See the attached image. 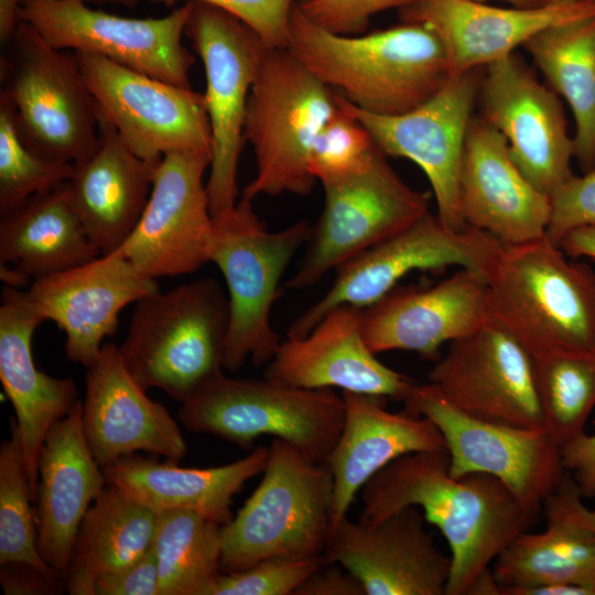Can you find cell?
<instances>
[{"mask_svg": "<svg viewBox=\"0 0 595 595\" xmlns=\"http://www.w3.org/2000/svg\"><path fill=\"white\" fill-rule=\"evenodd\" d=\"M360 522L375 526L408 506L420 507L450 547L445 595H472L506 547L534 519L513 493L486 474L455 477L447 452L403 455L363 487Z\"/></svg>", "mask_w": 595, "mask_h": 595, "instance_id": "obj_1", "label": "cell"}, {"mask_svg": "<svg viewBox=\"0 0 595 595\" xmlns=\"http://www.w3.org/2000/svg\"><path fill=\"white\" fill-rule=\"evenodd\" d=\"M286 48L353 106L376 115L416 108L452 76L439 37L416 23L345 35L313 23L295 4Z\"/></svg>", "mask_w": 595, "mask_h": 595, "instance_id": "obj_2", "label": "cell"}, {"mask_svg": "<svg viewBox=\"0 0 595 595\" xmlns=\"http://www.w3.org/2000/svg\"><path fill=\"white\" fill-rule=\"evenodd\" d=\"M487 288L493 317L531 356L595 349V272L547 236L504 245Z\"/></svg>", "mask_w": 595, "mask_h": 595, "instance_id": "obj_3", "label": "cell"}, {"mask_svg": "<svg viewBox=\"0 0 595 595\" xmlns=\"http://www.w3.org/2000/svg\"><path fill=\"white\" fill-rule=\"evenodd\" d=\"M228 324V295L204 277L138 301L118 350L143 388L182 403L223 374Z\"/></svg>", "mask_w": 595, "mask_h": 595, "instance_id": "obj_4", "label": "cell"}, {"mask_svg": "<svg viewBox=\"0 0 595 595\" xmlns=\"http://www.w3.org/2000/svg\"><path fill=\"white\" fill-rule=\"evenodd\" d=\"M262 479L220 528L223 572L277 556L322 558L332 532L334 482L292 444L273 437Z\"/></svg>", "mask_w": 595, "mask_h": 595, "instance_id": "obj_5", "label": "cell"}, {"mask_svg": "<svg viewBox=\"0 0 595 595\" xmlns=\"http://www.w3.org/2000/svg\"><path fill=\"white\" fill-rule=\"evenodd\" d=\"M2 47L0 97L22 142L50 161L89 158L99 147L98 110L75 54L54 48L22 20Z\"/></svg>", "mask_w": 595, "mask_h": 595, "instance_id": "obj_6", "label": "cell"}, {"mask_svg": "<svg viewBox=\"0 0 595 595\" xmlns=\"http://www.w3.org/2000/svg\"><path fill=\"white\" fill-rule=\"evenodd\" d=\"M337 106V94L288 48H268L246 107L244 138L253 148L257 173L241 198L307 195L316 182L311 150Z\"/></svg>", "mask_w": 595, "mask_h": 595, "instance_id": "obj_7", "label": "cell"}, {"mask_svg": "<svg viewBox=\"0 0 595 595\" xmlns=\"http://www.w3.org/2000/svg\"><path fill=\"white\" fill-rule=\"evenodd\" d=\"M311 231L305 219L269 231L252 201L245 198L213 217L208 258L223 273L228 290L226 370L237 371L248 358L256 366L273 358L282 342L271 325V310L286 267Z\"/></svg>", "mask_w": 595, "mask_h": 595, "instance_id": "obj_8", "label": "cell"}, {"mask_svg": "<svg viewBox=\"0 0 595 595\" xmlns=\"http://www.w3.org/2000/svg\"><path fill=\"white\" fill-rule=\"evenodd\" d=\"M344 400L333 389H304L267 378L224 374L181 403L178 420L207 433L252 447L261 435L281 439L316 463H325L343 428Z\"/></svg>", "mask_w": 595, "mask_h": 595, "instance_id": "obj_9", "label": "cell"}, {"mask_svg": "<svg viewBox=\"0 0 595 595\" xmlns=\"http://www.w3.org/2000/svg\"><path fill=\"white\" fill-rule=\"evenodd\" d=\"M320 182L324 207L304 259L285 283L289 289L317 283L429 212V195L407 185L376 144L356 165Z\"/></svg>", "mask_w": 595, "mask_h": 595, "instance_id": "obj_10", "label": "cell"}, {"mask_svg": "<svg viewBox=\"0 0 595 595\" xmlns=\"http://www.w3.org/2000/svg\"><path fill=\"white\" fill-rule=\"evenodd\" d=\"M191 2L184 35L199 56L206 78L204 98L213 141L206 191L214 217L237 204L246 107L268 47L230 13L205 2Z\"/></svg>", "mask_w": 595, "mask_h": 595, "instance_id": "obj_11", "label": "cell"}, {"mask_svg": "<svg viewBox=\"0 0 595 595\" xmlns=\"http://www.w3.org/2000/svg\"><path fill=\"white\" fill-rule=\"evenodd\" d=\"M504 244L487 231L453 229L428 212L407 228L339 266L329 290L290 326L288 337L307 335L335 307L366 309L393 290L414 270L459 266L486 279Z\"/></svg>", "mask_w": 595, "mask_h": 595, "instance_id": "obj_12", "label": "cell"}, {"mask_svg": "<svg viewBox=\"0 0 595 595\" xmlns=\"http://www.w3.org/2000/svg\"><path fill=\"white\" fill-rule=\"evenodd\" d=\"M404 410L431 420L442 433L455 477L486 474L499 479L536 518L565 475L561 446L545 430L472 416L430 382L415 383Z\"/></svg>", "mask_w": 595, "mask_h": 595, "instance_id": "obj_13", "label": "cell"}, {"mask_svg": "<svg viewBox=\"0 0 595 595\" xmlns=\"http://www.w3.org/2000/svg\"><path fill=\"white\" fill-rule=\"evenodd\" d=\"M192 2L161 18H127L79 0H22L20 20L54 48L100 55L163 82L191 87L195 63L183 44Z\"/></svg>", "mask_w": 595, "mask_h": 595, "instance_id": "obj_14", "label": "cell"}, {"mask_svg": "<svg viewBox=\"0 0 595 595\" xmlns=\"http://www.w3.org/2000/svg\"><path fill=\"white\" fill-rule=\"evenodd\" d=\"M74 54L98 110L136 155L159 162L175 152L212 154L204 94L127 68L97 54Z\"/></svg>", "mask_w": 595, "mask_h": 595, "instance_id": "obj_15", "label": "cell"}, {"mask_svg": "<svg viewBox=\"0 0 595 595\" xmlns=\"http://www.w3.org/2000/svg\"><path fill=\"white\" fill-rule=\"evenodd\" d=\"M428 378L451 404L472 416L545 430L532 356L494 317L452 340Z\"/></svg>", "mask_w": 595, "mask_h": 595, "instance_id": "obj_16", "label": "cell"}, {"mask_svg": "<svg viewBox=\"0 0 595 595\" xmlns=\"http://www.w3.org/2000/svg\"><path fill=\"white\" fill-rule=\"evenodd\" d=\"M483 71L451 76L429 100L401 115L370 113L343 97L386 155L407 158L422 169L436 199V215L457 230L467 226L459 212L458 178Z\"/></svg>", "mask_w": 595, "mask_h": 595, "instance_id": "obj_17", "label": "cell"}, {"mask_svg": "<svg viewBox=\"0 0 595 595\" xmlns=\"http://www.w3.org/2000/svg\"><path fill=\"white\" fill-rule=\"evenodd\" d=\"M478 116L507 140L510 159L549 197L572 175L574 139L561 101L526 62L511 53L484 67Z\"/></svg>", "mask_w": 595, "mask_h": 595, "instance_id": "obj_18", "label": "cell"}, {"mask_svg": "<svg viewBox=\"0 0 595 595\" xmlns=\"http://www.w3.org/2000/svg\"><path fill=\"white\" fill-rule=\"evenodd\" d=\"M208 152H175L155 165L148 204L120 250L143 274H190L209 262L213 232L204 174Z\"/></svg>", "mask_w": 595, "mask_h": 595, "instance_id": "obj_19", "label": "cell"}, {"mask_svg": "<svg viewBox=\"0 0 595 595\" xmlns=\"http://www.w3.org/2000/svg\"><path fill=\"white\" fill-rule=\"evenodd\" d=\"M334 563L354 574L366 595H445L451 573V556L436 547L415 506L375 526L343 518L322 555V565Z\"/></svg>", "mask_w": 595, "mask_h": 595, "instance_id": "obj_20", "label": "cell"}, {"mask_svg": "<svg viewBox=\"0 0 595 595\" xmlns=\"http://www.w3.org/2000/svg\"><path fill=\"white\" fill-rule=\"evenodd\" d=\"M160 291L156 279L140 272L120 251L31 282L26 293L45 321L65 334V354L88 367L102 340L115 334L120 312Z\"/></svg>", "mask_w": 595, "mask_h": 595, "instance_id": "obj_21", "label": "cell"}, {"mask_svg": "<svg viewBox=\"0 0 595 595\" xmlns=\"http://www.w3.org/2000/svg\"><path fill=\"white\" fill-rule=\"evenodd\" d=\"M83 432L102 468L143 451L177 463L187 446L177 422L128 371L115 344H104L86 367Z\"/></svg>", "mask_w": 595, "mask_h": 595, "instance_id": "obj_22", "label": "cell"}, {"mask_svg": "<svg viewBox=\"0 0 595 595\" xmlns=\"http://www.w3.org/2000/svg\"><path fill=\"white\" fill-rule=\"evenodd\" d=\"M491 317L486 278L461 268L429 288H394L363 310V332L376 355L409 350L436 359L444 343L473 333Z\"/></svg>", "mask_w": 595, "mask_h": 595, "instance_id": "obj_23", "label": "cell"}, {"mask_svg": "<svg viewBox=\"0 0 595 595\" xmlns=\"http://www.w3.org/2000/svg\"><path fill=\"white\" fill-rule=\"evenodd\" d=\"M264 378L304 389H333L402 401L416 383L379 361L363 332V309L335 307L304 337L282 342Z\"/></svg>", "mask_w": 595, "mask_h": 595, "instance_id": "obj_24", "label": "cell"}, {"mask_svg": "<svg viewBox=\"0 0 595 595\" xmlns=\"http://www.w3.org/2000/svg\"><path fill=\"white\" fill-rule=\"evenodd\" d=\"M402 22L422 24L440 40L451 75L498 61L540 31L595 14L594 0L500 8L474 0H411Z\"/></svg>", "mask_w": 595, "mask_h": 595, "instance_id": "obj_25", "label": "cell"}, {"mask_svg": "<svg viewBox=\"0 0 595 595\" xmlns=\"http://www.w3.org/2000/svg\"><path fill=\"white\" fill-rule=\"evenodd\" d=\"M465 225L487 231L504 245L545 236L550 197L533 186L510 159L504 134L473 116L458 178Z\"/></svg>", "mask_w": 595, "mask_h": 595, "instance_id": "obj_26", "label": "cell"}, {"mask_svg": "<svg viewBox=\"0 0 595 595\" xmlns=\"http://www.w3.org/2000/svg\"><path fill=\"white\" fill-rule=\"evenodd\" d=\"M0 381L14 413L33 500H36L39 461L51 428L79 401L75 381L37 369L32 337L45 321L26 290L4 284L0 296Z\"/></svg>", "mask_w": 595, "mask_h": 595, "instance_id": "obj_27", "label": "cell"}, {"mask_svg": "<svg viewBox=\"0 0 595 595\" xmlns=\"http://www.w3.org/2000/svg\"><path fill=\"white\" fill-rule=\"evenodd\" d=\"M340 434L326 458L334 482L332 529L345 517L359 489L394 459L418 452H447L436 425L423 415L390 412L379 396L343 391Z\"/></svg>", "mask_w": 595, "mask_h": 595, "instance_id": "obj_28", "label": "cell"}, {"mask_svg": "<svg viewBox=\"0 0 595 595\" xmlns=\"http://www.w3.org/2000/svg\"><path fill=\"white\" fill-rule=\"evenodd\" d=\"M107 484L86 442L78 401L48 431L39 461L37 549L63 578L84 516Z\"/></svg>", "mask_w": 595, "mask_h": 595, "instance_id": "obj_29", "label": "cell"}, {"mask_svg": "<svg viewBox=\"0 0 595 595\" xmlns=\"http://www.w3.org/2000/svg\"><path fill=\"white\" fill-rule=\"evenodd\" d=\"M98 110V107H97ZM99 147L73 163L69 199L101 255L118 250L136 228L151 194L158 162L136 155L98 110Z\"/></svg>", "mask_w": 595, "mask_h": 595, "instance_id": "obj_30", "label": "cell"}, {"mask_svg": "<svg viewBox=\"0 0 595 595\" xmlns=\"http://www.w3.org/2000/svg\"><path fill=\"white\" fill-rule=\"evenodd\" d=\"M269 447L258 446L247 456L221 466L180 467L131 454L102 467L109 484L155 513L169 510L197 512L223 526L231 520L232 497L262 473Z\"/></svg>", "mask_w": 595, "mask_h": 595, "instance_id": "obj_31", "label": "cell"}, {"mask_svg": "<svg viewBox=\"0 0 595 595\" xmlns=\"http://www.w3.org/2000/svg\"><path fill=\"white\" fill-rule=\"evenodd\" d=\"M100 255L72 206L67 182L0 215V266L29 279L68 270Z\"/></svg>", "mask_w": 595, "mask_h": 595, "instance_id": "obj_32", "label": "cell"}, {"mask_svg": "<svg viewBox=\"0 0 595 595\" xmlns=\"http://www.w3.org/2000/svg\"><path fill=\"white\" fill-rule=\"evenodd\" d=\"M547 527L517 536L491 567L500 595L543 585L595 587V532L545 500Z\"/></svg>", "mask_w": 595, "mask_h": 595, "instance_id": "obj_33", "label": "cell"}, {"mask_svg": "<svg viewBox=\"0 0 595 595\" xmlns=\"http://www.w3.org/2000/svg\"><path fill=\"white\" fill-rule=\"evenodd\" d=\"M158 513L107 484L88 508L64 577L72 595H95L98 576L116 572L148 552Z\"/></svg>", "mask_w": 595, "mask_h": 595, "instance_id": "obj_34", "label": "cell"}, {"mask_svg": "<svg viewBox=\"0 0 595 595\" xmlns=\"http://www.w3.org/2000/svg\"><path fill=\"white\" fill-rule=\"evenodd\" d=\"M522 47L567 101L576 122L575 154L585 173L595 166V14L547 28Z\"/></svg>", "mask_w": 595, "mask_h": 595, "instance_id": "obj_35", "label": "cell"}, {"mask_svg": "<svg viewBox=\"0 0 595 595\" xmlns=\"http://www.w3.org/2000/svg\"><path fill=\"white\" fill-rule=\"evenodd\" d=\"M220 528L190 510L158 513L152 551L160 595H206L221 571Z\"/></svg>", "mask_w": 595, "mask_h": 595, "instance_id": "obj_36", "label": "cell"}, {"mask_svg": "<svg viewBox=\"0 0 595 595\" xmlns=\"http://www.w3.org/2000/svg\"><path fill=\"white\" fill-rule=\"evenodd\" d=\"M545 431L563 446L595 409V349L532 356Z\"/></svg>", "mask_w": 595, "mask_h": 595, "instance_id": "obj_37", "label": "cell"}, {"mask_svg": "<svg viewBox=\"0 0 595 595\" xmlns=\"http://www.w3.org/2000/svg\"><path fill=\"white\" fill-rule=\"evenodd\" d=\"M10 429V439L0 446V564L25 562L57 574L37 549L36 517L31 508L34 500L14 420Z\"/></svg>", "mask_w": 595, "mask_h": 595, "instance_id": "obj_38", "label": "cell"}, {"mask_svg": "<svg viewBox=\"0 0 595 595\" xmlns=\"http://www.w3.org/2000/svg\"><path fill=\"white\" fill-rule=\"evenodd\" d=\"M72 169L73 163L50 161L32 152L19 137L10 105L0 97V215L67 182Z\"/></svg>", "mask_w": 595, "mask_h": 595, "instance_id": "obj_39", "label": "cell"}, {"mask_svg": "<svg viewBox=\"0 0 595 595\" xmlns=\"http://www.w3.org/2000/svg\"><path fill=\"white\" fill-rule=\"evenodd\" d=\"M338 106L320 130L310 154V171L316 181L356 165L375 145L366 127L337 94Z\"/></svg>", "mask_w": 595, "mask_h": 595, "instance_id": "obj_40", "label": "cell"}, {"mask_svg": "<svg viewBox=\"0 0 595 595\" xmlns=\"http://www.w3.org/2000/svg\"><path fill=\"white\" fill-rule=\"evenodd\" d=\"M322 566V558H269L220 573L206 595H291Z\"/></svg>", "mask_w": 595, "mask_h": 595, "instance_id": "obj_41", "label": "cell"}, {"mask_svg": "<svg viewBox=\"0 0 595 595\" xmlns=\"http://www.w3.org/2000/svg\"><path fill=\"white\" fill-rule=\"evenodd\" d=\"M164 7L180 1H199L217 7L239 19L268 48H286L290 20L298 0H148Z\"/></svg>", "mask_w": 595, "mask_h": 595, "instance_id": "obj_42", "label": "cell"}, {"mask_svg": "<svg viewBox=\"0 0 595 595\" xmlns=\"http://www.w3.org/2000/svg\"><path fill=\"white\" fill-rule=\"evenodd\" d=\"M545 236L559 246L572 229L595 225V166L582 176L572 175L551 196Z\"/></svg>", "mask_w": 595, "mask_h": 595, "instance_id": "obj_43", "label": "cell"}, {"mask_svg": "<svg viewBox=\"0 0 595 595\" xmlns=\"http://www.w3.org/2000/svg\"><path fill=\"white\" fill-rule=\"evenodd\" d=\"M411 0H304L299 10L313 23L338 34H361L376 13L400 9Z\"/></svg>", "mask_w": 595, "mask_h": 595, "instance_id": "obj_44", "label": "cell"}, {"mask_svg": "<svg viewBox=\"0 0 595 595\" xmlns=\"http://www.w3.org/2000/svg\"><path fill=\"white\" fill-rule=\"evenodd\" d=\"M95 595H160L159 570L152 547L129 565L98 576Z\"/></svg>", "mask_w": 595, "mask_h": 595, "instance_id": "obj_45", "label": "cell"}, {"mask_svg": "<svg viewBox=\"0 0 595 595\" xmlns=\"http://www.w3.org/2000/svg\"><path fill=\"white\" fill-rule=\"evenodd\" d=\"M63 577L30 563L0 564V583L6 595H53L62 591Z\"/></svg>", "mask_w": 595, "mask_h": 595, "instance_id": "obj_46", "label": "cell"}, {"mask_svg": "<svg viewBox=\"0 0 595 595\" xmlns=\"http://www.w3.org/2000/svg\"><path fill=\"white\" fill-rule=\"evenodd\" d=\"M562 464L583 497H595V434L586 432L561 446Z\"/></svg>", "mask_w": 595, "mask_h": 595, "instance_id": "obj_47", "label": "cell"}, {"mask_svg": "<svg viewBox=\"0 0 595 595\" xmlns=\"http://www.w3.org/2000/svg\"><path fill=\"white\" fill-rule=\"evenodd\" d=\"M339 564L322 565L294 595H366L360 581Z\"/></svg>", "mask_w": 595, "mask_h": 595, "instance_id": "obj_48", "label": "cell"}, {"mask_svg": "<svg viewBox=\"0 0 595 595\" xmlns=\"http://www.w3.org/2000/svg\"><path fill=\"white\" fill-rule=\"evenodd\" d=\"M583 498L571 475L565 473L560 484L545 500L552 502L573 520L595 532V510L588 509L583 502Z\"/></svg>", "mask_w": 595, "mask_h": 595, "instance_id": "obj_49", "label": "cell"}, {"mask_svg": "<svg viewBox=\"0 0 595 595\" xmlns=\"http://www.w3.org/2000/svg\"><path fill=\"white\" fill-rule=\"evenodd\" d=\"M559 247L572 258L588 257L595 261V225L572 229L561 239Z\"/></svg>", "mask_w": 595, "mask_h": 595, "instance_id": "obj_50", "label": "cell"}, {"mask_svg": "<svg viewBox=\"0 0 595 595\" xmlns=\"http://www.w3.org/2000/svg\"><path fill=\"white\" fill-rule=\"evenodd\" d=\"M22 0H0V42L4 45L20 22Z\"/></svg>", "mask_w": 595, "mask_h": 595, "instance_id": "obj_51", "label": "cell"}, {"mask_svg": "<svg viewBox=\"0 0 595 595\" xmlns=\"http://www.w3.org/2000/svg\"><path fill=\"white\" fill-rule=\"evenodd\" d=\"M521 595H595V587L585 585H543L528 588Z\"/></svg>", "mask_w": 595, "mask_h": 595, "instance_id": "obj_52", "label": "cell"}, {"mask_svg": "<svg viewBox=\"0 0 595 595\" xmlns=\"http://www.w3.org/2000/svg\"><path fill=\"white\" fill-rule=\"evenodd\" d=\"M87 4H106V3H112V4H119L126 8H134L137 7L142 0H79Z\"/></svg>", "mask_w": 595, "mask_h": 595, "instance_id": "obj_53", "label": "cell"}, {"mask_svg": "<svg viewBox=\"0 0 595 595\" xmlns=\"http://www.w3.org/2000/svg\"><path fill=\"white\" fill-rule=\"evenodd\" d=\"M474 1H485V0H474ZM508 3H511L512 7L517 8H531V7H538L542 6V3L539 0H500Z\"/></svg>", "mask_w": 595, "mask_h": 595, "instance_id": "obj_54", "label": "cell"}, {"mask_svg": "<svg viewBox=\"0 0 595 595\" xmlns=\"http://www.w3.org/2000/svg\"><path fill=\"white\" fill-rule=\"evenodd\" d=\"M542 4H550V3H558V2H564V1H572V0H539Z\"/></svg>", "mask_w": 595, "mask_h": 595, "instance_id": "obj_55", "label": "cell"}, {"mask_svg": "<svg viewBox=\"0 0 595 595\" xmlns=\"http://www.w3.org/2000/svg\"><path fill=\"white\" fill-rule=\"evenodd\" d=\"M302 1H304V0H298L296 3L302 2Z\"/></svg>", "mask_w": 595, "mask_h": 595, "instance_id": "obj_56", "label": "cell"}, {"mask_svg": "<svg viewBox=\"0 0 595 595\" xmlns=\"http://www.w3.org/2000/svg\"><path fill=\"white\" fill-rule=\"evenodd\" d=\"M595 1V0H594Z\"/></svg>", "mask_w": 595, "mask_h": 595, "instance_id": "obj_57", "label": "cell"}]
</instances>
